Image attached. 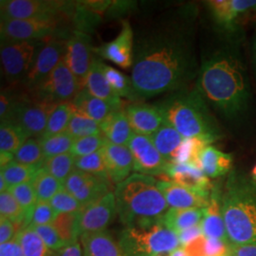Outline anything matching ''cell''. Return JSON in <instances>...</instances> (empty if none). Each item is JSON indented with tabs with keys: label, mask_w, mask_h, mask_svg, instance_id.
Segmentation results:
<instances>
[{
	"label": "cell",
	"mask_w": 256,
	"mask_h": 256,
	"mask_svg": "<svg viewBox=\"0 0 256 256\" xmlns=\"http://www.w3.org/2000/svg\"><path fill=\"white\" fill-rule=\"evenodd\" d=\"M41 168L42 167L39 166L21 164L14 160L10 164L1 168L0 174H3L8 187L10 188L22 183L30 182Z\"/></svg>",
	"instance_id": "39"
},
{
	"label": "cell",
	"mask_w": 256,
	"mask_h": 256,
	"mask_svg": "<svg viewBox=\"0 0 256 256\" xmlns=\"http://www.w3.org/2000/svg\"><path fill=\"white\" fill-rule=\"evenodd\" d=\"M30 182L36 194L38 202H50L63 188V183L43 167L39 169Z\"/></svg>",
	"instance_id": "36"
},
{
	"label": "cell",
	"mask_w": 256,
	"mask_h": 256,
	"mask_svg": "<svg viewBox=\"0 0 256 256\" xmlns=\"http://www.w3.org/2000/svg\"><path fill=\"white\" fill-rule=\"evenodd\" d=\"M250 176H252V178L256 182V165L254 167V169H252V173H250Z\"/></svg>",
	"instance_id": "59"
},
{
	"label": "cell",
	"mask_w": 256,
	"mask_h": 256,
	"mask_svg": "<svg viewBox=\"0 0 256 256\" xmlns=\"http://www.w3.org/2000/svg\"><path fill=\"white\" fill-rule=\"evenodd\" d=\"M45 40L1 41L0 57L3 74L10 86L23 84Z\"/></svg>",
	"instance_id": "8"
},
{
	"label": "cell",
	"mask_w": 256,
	"mask_h": 256,
	"mask_svg": "<svg viewBox=\"0 0 256 256\" xmlns=\"http://www.w3.org/2000/svg\"><path fill=\"white\" fill-rule=\"evenodd\" d=\"M66 40L63 39L45 40L38 50L34 64L23 84L28 92L34 90L61 62L66 54Z\"/></svg>",
	"instance_id": "12"
},
{
	"label": "cell",
	"mask_w": 256,
	"mask_h": 256,
	"mask_svg": "<svg viewBox=\"0 0 256 256\" xmlns=\"http://www.w3.org/2000/svg\"><path fill=\"white\" fill-rule=\"evenodd\" d=\"M134 160V171L146 176L166 174L168 162L158 151L151 138L134 133L128 142Z\"/></svg>",
	"instance_id": "14"
},
{
	"label": "cell",
	"mask_w": 256,
	"mask_h": 256,
	"mask_svg": "<svg viewBox=\"0 0 256 256\" xmlns=\"http://www.w3.org/2000/svg\"><path fill=\"white\" fill-rule=\"evenodd\" d=\"M169 256H189L188 254L185 252V250L183 248H178L176 250H174V252H172Z\"/></svg>",
	"instance_id": "58"
},
{
	"label": "cell",
	"mask_w": 256,
	"mask_h": 256,
	"mask_svg": "<svg viewBox=\"0 0 256 256\" xmlns=\"http://www.w3.org/2000/svg\"><path fill=\"white\" fill-rule=\"evenodd\" d=\"M117 214L115 194L110 192L79 212V234L106 230Z\"/></svg>",
	"instance_id": "16"
},
{
	"label": "cell",
	"mask_w": 256,
	"mask_h": 256,
	"mask_svg": "<svg viewBox=\"0 0 256 256\" xmlns=\"http://www.w3.org/2000/svg\"><path fill=\"white\" fill-rule=\"evenodd\" d=\"M14 160V154L7 153V152H0V165L1 168L5 167L6 165L10 164Z\"/></svg>",
	"instance_id": "56"
},
{
	"label": "cell",
	"mask_w": 256,
	"mask_h": 256,
	"mask_svg": "<svg viewBox=\"0 0 256 256\" xmlns=\"http://www.w3.org/2000/svg\"><path fill=\"white\" fill-rule=\"evenodd\" d=\"M202 234L205 238L220 240L229 244L222 214V190L220 186H212L210 200L204 208V216L200 223Z\"/></svg>",
	"instance_id": "21"
},
{
	"label": "cell",
	"mask_w": 256,
	"mask_h": 256,
	"mask_svg": "<svg viewBox=\"0 0 256 256\" xmlns=\"http://www.w3.org/2000/svg\"><path fill=\"white\" fill-rule=\"evenodd\" d=\"M80 240L84 256H126L106 230L82 234Z\"/></svg>",
	"instance_id": "25"
},
{
	"label": "cell",
	"mask_w": 256,
	"mask_h": 256,
	"mask_svg": "<svg viewBox=\"0 0 256 256\" xmlns=\"http://www.w3.org/2000/svg\"><path fill=\"white\" fill-rule=\"evenodd\" d=\"M214 142L210 138L203 137L184 138L170 164H188L200 168L202 151Z\"/></svg>",
	"instance_id": "31"
},
{
	"label": "cell",
	"mask_w": 256,
	"mask_h": 256,
	"mask_svg": "<svg viewBox=\"0 0 256 256\" xmlns=\"http://www.w3.org/2000/svg\"><path fill=\"white\" fill-rule=\"evenodd\" d=\"M72 102L75 110L86 114L99 124L110 116L112 111H115L108 102L93 96L86 88L78 92Z\"/></svg>",
	"instance_id": "28"
},
{
	"label": "cell",
	"mask_w": 256,
	"mask_h": 256,
	"mask_svg": "<svg viewBox=\"0 0 256 256\" xmlns=\"http://www.w3.org/2000/svg\"><path fill=\"white\" fill-rule=\"evenodd\" d=\"M222 214L230 245H256V182L232 169L222 190Z\"/></svg>",
	"instance_id": "3"
},
{
	"label": "cell",
	"mask_w": 256,
	"mask_h": 256,
	"mask_svg": "<svg viewBox=\"0 0 256 256\" xmlns=\"http://www.w3.org/2000/svg\"><path fill=\"white\" fill-rule=\"evenodd\" d=\"M200 169L209 178L228 176L232 170V156L208 146L200 156Z\"/></svg>",
	"instance_id": "27"
},
{
	"label": "cell",
	"mask_w": 256,
	"mask_h": 256,
	"mask_svg": "<svg viewBox=\"0 0 256 256\" xmlns=\"http://www.w3.org/2000/svg\"><path fill=\"white\" fill-rule=\"evenodd\" d=\"M94 48L88 34L74 30L66 40L64 61L77 79L80 90L86 88V79L93 60Z\"/></svg>",
	"instance_id": "13"
},
{
	"label": "cell",
	"mask_w": 256,
	"mask_h": 256,
	"mask_svg": "<svg viewBox=\"0 0 256 256\" xmlns=\"http://www.w3.org/2000/svg\"><path fill=\"white\" fill-rule=\"evenodd\" d=\"M254 62H256V40L254 42Z\"/></svg>",
	"instance_id": "60"
},
{
	"label": "cell",
	"mask_w": 256,
	"mask_h": 256,
	"mask_svg": "<svg viewBox=\"0 0 256 256\" xmlns=\"http://www.w3.org/2000/svg\"><path fill=\"white\" fill-rule=\"evenodd\" d=\"M66 132L75 140L102 134L100 124L77 110H74L66 128Z\"/></svg>",
	"instance_id": "37"
},
{
	"label": "cell",
	"mask_w": 256,
	"mask_h": 256,
	"mask_svg": "<svg viewBox=\"0 0 256 256\" xmlns=\"http://www.w3.org/2000/svg\"><path fill=\"white\" fill-rule=\"evenodd\" d=\"M28 140L24 131L12 120L1 122L0 124V152L16 154Z\"/></svg>",
	"instance_id": "33"
},
{
	"label": "cell",
	"mask_w": 256,
	"mask_h": 256,
	"mask_svg": "<svg viewBox=\"0 0 256 256\" xmlns=\"http://www.w3.org/2000/svg\"><path fill=\"white\" fill-rule=\"evenodd\" d=\"M158 188L164 196L170 208L204 209L210 200V192H200L189 189L171 180L158 182Z\"/></svg>",
	"instance_id": "20"
},
{
	"label": "cell",
	"mask_w": 256,
	"mask_h": 256,
	"mask_svg": "<svg viewBox=\"0 0 256 256\" xmlns=\"http://www.w3.org/2000/svg\"><path fill=\"white\" fill-rule=\"evenodd\" d=\"M76 1L63 0H2L1 21L50 18L66 16L72 18Z\"/></svg>",
	"instance_id": "9"
},
{
	"label": "cell",
	"mask_w": 256,
	"mask_h": 256,
	"mask_svg": "<svg viewBox=\"0 0 256 256\" xmlns=\"http://www.w3.org/2000/svg\"><path fill=\"white\" fill-rule=\"evenodd\" d=\"M18 238L24 256H52V252L48 250L42 238L38 236L32 227L28 226L20 230Z\"/></svg>",
	"instance_id": "38"
},
{
	"label": "cell",
	"mask_w": 256,
	"mask_h": 256,
	"mask_svg": "<svg viewBox=\"0 0 256 256\" xmlns=\"http://www.w3.org/2000/svg\"><path fill=\"white\" fill-rule=\"evenodd\" d=\"M0 256H24L18 236L0 245Z\"/></svg>",
	"instance_id": "52"
},
{
	"label": "cell",
	"mask_w": 256,
	"mask_h": 256,
	"mask_svg": "<svg viewBox=\"0 0 256 256\" xmlns=\"http://www.w3.org/2000/svg\"><path fill=\"white\" fill-rule=\"evenodd\" d=\"M75 156L72 153L46 158L43 168L62 183L75 169Z\"/></svg>",
	"instance_id": "41"
},
{
	"label": "cell",
	"mask_w": 256,
	"mask_h": 256,
	"mask_svg": "<svg viewBox=\"0 0 256 256\" xmlns=\"http://www.w3.org/2000/svg\"><path fill=\"white\" fill-rule=\"evenodd\" d=\"M79 92L77 79L63 58L50 75L28 93L39 101L59 104L72 102Z\"/></svg>",
	"instance_id": "10"
},
{
	"label": "cell",
	"mask_w": 256,
	"mask_h": 256,
	"mask_svg": "<svg viewBox=\"0 0 256 256\" xmlns=\"http://www.w3.org/2000/svg\"><path fill=\"white\" fill-rule=\"evenodd\" d=\"M58 214L50 202H38L32 214L28 226H41L52 224Z\"/></svg>",
	"instance_id": "49"
},
{
	"label": "cell",
	"mask_w": 256,
	"mask_h": 256,
	"mask_svg": "<svg viewBox=\"0 0 256 256\" xmlns=\"http://www.w3.org/2000/svg\"><path fill=\"white\" fill-rule=\"evenodd\" d=\"M227 256H256V245H229Z\"/></svg>",
	"instance_id": "53"
},
{
	"label": "cell",
	"mask_w": 256,
	"mask_h": 256,
	"mask_svg": "<svg viewBox=\"0 0 256 256\" xmlns=\"http://www.w3.org/2000/svg\"><path fill=\"white\" fill-rule=\"evenodd\" d=\"M117 214L124 227L162 220L170 209L154 176L135 173L115 189Z\"/></svg>",
	"instance_id": "5"
},
{
	"label": "cell",
	"mask_w": 256,
	"mask_h": 256,
	"mask_svg": "<svg viewBox=\"0 0 256 256\" xmlns=\"http://www.w3.org/2000/svg\"><path fill=\"white\" fill-rule=\"evenodd\" d=\"M50 203L57 214L79 212L84 208V205L78 202L70 192H68L64 187L50 200Z\"/></svg>",
	"instance_id": "47"
},
{
	"label": "cell",
	"mask_w": 256,
	"mask_h": 256,
	"mask_svg": "<svg viewBox=\"0 0 256 256\" xmlns=\"http://www.w3.org/2000/svg\"><path fill=\"white\" fill-rule=\"evenodd\" d=\"M204 216V209H176L170 208L162 221L165 226L178 236L186 230L200 225Z\"/></svg>",
	"instance_id": "29"
},
{
	"label": "cell",
	"mask_w": 256,
	"mask_h": 256,
	"mask_svg": "<svg viewBox=\"0 0 256 256\" xmlns=\"http://www.w3.org/2000/svg\"><path fill=\"white\" fill-rule=\"evenodd\" d=\"M118 243L126 256H158L182 248L178 236L165 226L162 220L124 227Z\"/></svg>",
	"instance_id": "6"
},
{
	"label": "cell",
	"mask_w": 256,
	"mask_h": 256,
	"mask_svg": "<svg viewBox=\"0 0 256 256\" xmlns=\"http://www.w3.org/2000/svg\"><path fill=\"white\" fill-rule=\"evenodd\" d=\"M45 158L70 153L75 138L66 131L50 137L39 138Z\"/></svg>",
	"instance_id": "43"
},
{
	"label": "cell",
	"mask_w": 256,
	"mask_h": 256,
	"mask_svg": "<svg viewBox=\"0 0 256 256\" xmlns=\"http://www.w3.org/2000/svg\"><path fill=\"white\" fill-rule=\"evenodd\" d=\"M74 110L75 108L72 102H64L57 104L50 116L43 135L39 138L50 137L66 132Z\"/></svg>",
	"instance_id": "34"
},
{
	"label": "cell",
	"mask_w": 256,
	"mask_h": 256,
	"mask_svg": "<svg viewBox=\"0 0 256 256\" xmlns=\"http://www.w3.org/2000/svg\"><path fill=\"white\" fill-rule=\"evenodd\" d=\"M102 152L111 182L118 185L131 176V171L134 170V160L128 146L114 144L106 140Z\"/></svg>",
	"instance_id": "22"
},
{
	"label": "cell",
	"mask_w": 256,
	"mask_h": 256,
	"mask_svg": "<svg viewBox=\"0 0 256 256\" xmlns=\"http://www.w3.org/2000/svg\"><path fill=\"white\" fill-rule=\"evenodd\" d=\"M79 212L58 214L52 223L64 245L72 244L78 241V238L80 236Z\"/></svg>",
	"instance_id": "35"
},
{
	"label": "cell",
	"mask_w": 256,
	"mask_h": 256,
	"mask_svg": "<svg viewBox=\"0 0 256 256\" xmlns=\"http://www.w3.org/2000/svg\"><path fill=\"white\" fill-rule=\"evenodd\" d=\"M166 174L171 182L189 189L200 192H210L212 188L210 178L196 165L169 164Z\"/></svg>",
	"instance_id": "24"
},
{
	"label": "cell",
	"mask_w": 256,
	"mask_h": 256,
	"mask_svg": "<svg viewBox=\"0 0 256 256\" xmlns=\"http://www.w3.org/2000/svg\"><path fill=\"white\" fill-rule=\"evenodd\" d=\"M102 134L110 142L128 146L134 132L130 126L124 110L112 111L101 124Z\"/></svg>",
	"instance_id": "26"
},
{
	"label": "cell",
	"mask_w": 256,
	"mask_h": 256,
	"mask_svg": "<svg viewBox=\"0 0 256 256\" xmlns=\"http://www.w3.org/2000/svg\"><path fill=\"white\" fill-rule=\"evenodd\" d=\"M150 138L168 164L172 162L176 152L184 140L178 130L165 120L162 126L150 136Z\"/></svg>",
	"instance_id": "30"
},
{
	"label": "cell",
	"mask_w": 256,
	"mask_h": 256,
	"mask_svg": "<svg viewBox=\"0 0 256 256\" xmlns=\"http://www.w3.org/2000/svg\"><path fill=\"white\" fill-rule=\"evenodd\" d=\"M165 122L184 138L203 137L212 142L221 137V130L208 104L198 88L173 92L158 104Z\"/></svg>",
	"instance_id": "4"
},
{
	"label": "cell",
	"mask_w": 256,
	"mask_h": 256,
	"mask_svg": "<svg viewBox=\"0 0 256 256\" xmlns=\"http://www.w3.org/2000/svg\"><path fill=\"white\" fill-rule=\"evenodd\" d=\"M111 184L110 180L75 168L64 180L63 187L84 207L111 192Z\"/></svg>",
	"instance_id": "15"
},
{
	"label": "cell",
	"mask_w": 256,
	"mask_h": 256,
	"mask_svg": "<svg viewBox=\"0 0 256 256\" xmlns=\"http://www.w3.org/2000/svg\"><path fill=\"white\" fill-rule=\"evenodd\" d=\"M106 142V138L104 137L102 134L76 138L70 153H72L75 158L92 155L95 152L100 151L104 146Z\"/></svg>",
	"instance_id": "46"
},
{
	"label": "cell",
	"mask_w": 256,
	"mask_h": 256,
	"mask_svg": "<svg viewBox=\"0 0 256 256\" xmlns=\"http://www.w3.org/2000/svg\"><path fill=\"white\" fill-rule=\"evenodd\" d=\"M19 224L14 223L10 220L1 218L0 220V242L1 244L12 241L18 236Z\"/></svg>",
	"instance_id": "51"
},
{
	"label": "cell",
	"mask_w": 256,
	"mask_h": 256,
	"mask_svg": "<svg viewBox=\"0 0 256 256\" xmlns=\"http://www.w3.org/2000/svg\"><path fill=\"white\" fill-rule=\"evenodd\" d=\"M8 191L16 198L26 214V221L24 225V228H26L30 225L32 214L38 202L36 194L32 182L22 183L10 187Z\"/></svg>",
	"instance_id": "42"
},
{
	"label": "cell",
	"mask_w": 256,
	"mask_h": 256,
	"mask_svg": "<svg viewBox=\"0 0 256 256\" xmlns=\"http://www.w3.org/2000/svg\"><path fill=\"white\" fill-rule=\"evenodd\" d=\"M104 66V63L102 61L101 58L94 55L92 66L86 79L84 88H86V90L93 96L108 102L114 110H124V106L122 99L112 90L106 80Z\"/></svg>",
	"instance_id": "23"
},
{
	"label": "cell",
	"mask_w": 256,
	"mask_h": 256,
	"mask_svg": "<svg viewBox=\"0 0 256 256\" xmlns=\"http://www.w3.org/2000/svg\"><path fill=\"white\" fill-rule=\"evenodd\" d=\"M68 23H72V20L66 16L50 18L1 21V41L48 40L52 38L68 40L72 36L68 34L70 32Z\"/></svg>",
	"instance_id": "7"
},
{
	"label": "cell",
	"mask_w": 256,
	"mask_h": 256,
	"mask_svg": "<svg viewBox=\"0 0 256 256\" xmlns=\"http://www.w3.org/2000/svg\"><path fill=\"white\" fill-rule=\"evenodd\" d=\"M0 214L1 218H6L16 223L24 228L26 214L20 206L16 198L9 192L0 194Z\"/></svg>",
	"instance_id": "45"
},
{
	"label": "cell",
	"mask_w": 256,
	"mask_h": 256,
	"mask_svg": "<svg viewBox=\"0 0 256 256\" xmlns=\"http://www.w3.org/2000/svg\"><path fill=\"white\" fill-rule=\"evenodd\" d=\"M38 234V236L42 238L44 243L46 244L48 250L52 252L59 250L64 247V243L57 234L56 230L52 227V224L41 225V226H30Z\"/></svg>",
	"instance_id": "50"
},
{
	"label": "cell",
	"mask_w": 256,
	"mask_h": 256,
	"mask_svg": "<svg viewBox=\"0 0 256 256\" xmlns=\"http://www.w3.org/2000/svg\"><path fill=\"white\" fill-rule=\"evenodd\" d=\"M75 168L86 173L110 180L106 164L102 149L92 155L84 156L75 158ZM111 182V180H110Z\"/></svg>",
	"instance_id": "44"
},
{
	"label": "cell",
	"mask_w": 256,
	"mask_h": 256,
	"mask_svg": "<svg viewBox=\"0 0 256 256\" xmlns=\"http://www.w3.org/2000/svg\"><path fill=\"white\" fill-rule=\"evenodd\" d=\"M133 132L150 137L162 126L164 118L158 104L130 102L124 108Z\"/></svg>",
	"instance_id": "19"
},
{
	"label": "cell",
	"mask_w": 256,
	"mask_h": 256,
	"mask_svg": "<svg viewBox=\"0 0 256 256\" xmlns=\"http://www.w3.org/2000/svg\"><path fill=\"white\" fill-rule=\"evenodd\" d=\"M57 104L39 101L24 93L10 120L21 128L28 138H39L46 128L50 116Z\"/></svg>",
	"instance_id": "11"
},
{
	"label": "cell",
	"mask_w": 256,
	"mask_h": 256,
	"mask_svg": "<svg viewBox=\"0 0 256 256\" xmlns=\"http://www.w3.org/2000/svg\"><path fill=\"white\" fill-rule=\"evenodd\" d=\"M52 256H84V250L79 241H76L72 244L64 245L59 250L52 252Z\"/></svg>",
	"instance_id": "54"
},
{
	"label": "cell",
	"mask_w": 256,
	"mask_h": 256,
	"mask_svg": "<svg viewBox=\"0 0 256 256\" xmlns=\"http://www.w3.org/2000/svg\"><path fill=\"white\" fill-rule=\"evenodd\" d=\"M200 234H202V230L200 225L192 227L191 229L186 230L178 234V240L180 242V246L182 248L184 247L185 245H187L188 243H190L194 239L198 238Z\"/></svg>",
	"instance_id": "55"
},
{
	"label": "cell",
	"mask_w": 256,
	"mask_h": 256,
	"mask_svg": "<svg viewBox=\"0 0 256 256\" xmlns=\"http://www.w3.org/2000/svg\"><path fill=\"white\" fill-rule=\"evenodd\" d=\"M133 57L131 80L142 101L186 88L198 72L192 36L174 23L138 30Z\"/></svg>",
	"instance_id": "1"
},
{
	"label": "cell",
	"mask_w": 256,
	"mask_h": 256,
	"mask_svg": "<svg viewBox=\"0 0 256 256\" xmlns=\"http://www.w3.org/2000/svg\"><path fill=\"white\" fill-rule=\"evenodd\" d=\"M196 88L208 106L228 119L247 112L250 84L243 63L232 50H218L204 58Z\"/></svg>",
	"instance_id": "2"
},
{
	"label": "cell",
	"mask_w": 256,
	"mask_h": 256,
	"mask_svg": "<svg viewBox=\"0 0 256 256\" xmlns=\"http://www.w3.org/2000/svg\"><path fill=\"white\" fill-rule=\"evenodd\" d=\"M104 70L110 88L118 97L126 98L130 102H142L138 98L132 80L128 75L106 64L104 66Z\"/></svg>",
	"instance_id": "32"
},
{
	"label": "cell",
	"mask_w": 256,
	"mask_h": 256,
	"mask_svg": "<svg viewBox=\"0 0 256 256\" xmlns=\"http://www.w3.org/2000/svg\"><path fill=\"white\" fill-rule=\"evenodd\" d=\"M133 28L128 20L122 21V30L118 36L101 46L94 48V54L100 58L106 59L124 70L133 66L134 61Z\"/></svg>",
	"instance_id": "17"
},
{
	"label": "cell",
	"mask_w": 256,
	"mask_h": 256,
	"mask_svg": "<svg viewBox=\"0 0 256 256\" xmlns=\"http://www.w3.org/2000/svg\"><path fill=\"white\" fill-rule=\"evenodd\" d=\"M9 187H8V184L6 182L3 174H0V192H6L8 191Z\"/></svg>",
	"instance_id": "57"
},
{
	"label": "cell",
	"mask_w": 256,
	"mask_h": 256,
	"mask_svg": "<svg viewBox=\"0 0 256 256\" xmlns=\"http://www.w3.org/2000/svg\"><path fill=\"white\" fill-rule=\"evenodd\" d=\"M45 160L39 138H32L16 152L14 160L21 164L43 167Z\"/></svg>",
	"instance_id": "40"
},
{
	"label": "cell",
	"mask_w": 256,
	"mask_h": 256,
	"mask_svg": "<svg viewBox=\"0 0 256 256\" xmlns=\"http://www.w3.org/2000/svg\"><path fill=\"white\" fill-rule=\"evenodd\" d=\"M24 93L14 92L12 88H2L0 95V120L1 122L10 120L16 106Z\"/></svg>",
	"instance_id": "48"
},
{
	"label": "cell",
	"mask_w": 256,
	"mask_h": 256,
	"mask_svg": "<svg viewBox=\"0 0 256 256\" xmlns=\"http://www.w3.org/2000/svg\"><path fill=\"white\" fill-rule=\"evenodd\" d=\"M205 3L214 24L224 32H234L240 19L256 10V0H210Z\"/></svg>",
	"instance_id": "18"
}]
</instances>
